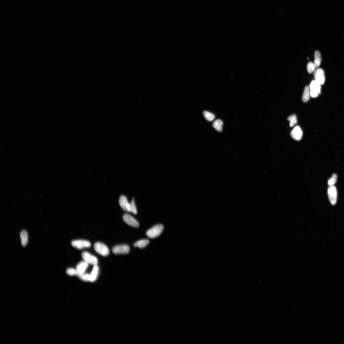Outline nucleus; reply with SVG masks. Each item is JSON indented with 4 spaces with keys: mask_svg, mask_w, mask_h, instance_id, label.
<instances>
[{
    "mask_svg": "<svg viewBox=\"0 0 344 344\" xmlns=\"http://www.w3.org/2000/svg\"><path fill=\"white\" fill-rule=\"evenodd\" d=\"M163 227L161 224L155 226L147 231L146 233L149 238H153L159 236L163 231Z\"/></svg>",
    "mask_w": 344,
    "mask_h": 344,
    "instance_id": "nucleus-1",
    "label": "nucleus"
},
{
    "mask_svg": "<svg viewBox=\"0 0 344 344\" xmlns=\"http://www.w3.org/2000/svg\"><path fill=\"white\" fill-rule=\"evenodd\" d=\"M320 85L316 80H313L309 86L310 94L312 98L318 96L320 93Z\"/></svg>",
    "mask_w": 344,
    "mask_h": 344,
    "instance_id": "nucleus-2",
    "label": "nucleus"
},
{
    "mask_svg": "<svg viewBox=\"0 0 344 344\" xmlns=\"http://www.w3.org/2000/svg\"><path fill=\"white\" fill-rule=\"evenodd\" d=\"M95 250L97 253L103 256H108L109 251L108 248L105 245L101 243L97 242L94 245Z\"/></svg>",
    "mask_w": 344,
    "mask_h": 344,
    "instance_id": "nucleus-3",
    "label": "nucleus"
},
{
    "mask_svg": "<svg viewBox=\"0 0 344 344\" xmlns=\"http://www.w3.org/2000/svg\"><path fill=\"white\" fill-rule=\"evenodd\" d=\"M82 257L84 261L88 264L95 265L97 264L98 260L95 256L86 251L84 252L82 254Z\"/></svg>",
    "mask_w": 344,
    "mask_h": 344,
    "instance_id": "nucleus-4",
    "label": "nucleus"
},
{
    "mask_svg": "<svg viewBox=\"0 0 344 344\" xmlns=\"http://www.w3.org/2000/svg\"><path fill=\"white\" fill-rule=\"evenodd\" d=\"M328 194L331 204H335L337 201L338 193L337 189L334 186H330L328 190Z\"/></svg>",
    "mask_w": 344,
    "mask_h": 344,
    "instance_id": "nucleus-5",
    "label": "nucleus"
},
{
    "mask_svg": "<svg viewBox=\"0 0 344 344\" xmlns=\"http://www.w3.org/2000/svg\"><path fill=\"white\" fill-rule=\"evenodd\" d=\"M71 245L73 246L78 249L89 248L91 246V244L89 242L81 240L72 241L71 242Z\"/></svg>",
    "mask_w": 344,
    "mask_h": 344,
    "instance_id": "nucleus-6",
    "label": "nucleus"
},
{
    "mask_svg": "<svg viewBox=\"0 0 344 344\" xmlns=\"http://www.w3.org/2000/svg\"><path fill=\"white\" fill-rule=\"evenodd\" d=\"M123 219L125 222L130 226L135 228H138L139 226L138 222L129 214H125L123 216Z\"/></svg>",
    "mask_w": 344,
    "mask_h": 344,
    "instance_id": "nucleus-7",
    "label": "nucleus"
},
{
    "mask_svg": "<svg viewBox=\"0 0 344 344\" xmlns=\"http://www.w3.org/2000/svg\"><path fill=\"white\" fill-rule=\"evenodd\" d=\"M324 71L322 69H318L315 70L314 76L316 81L320 85H323L325 80Z\"/></svg>",
    "mask_w": 344,
    "mask_h": 344,
    "instance_id": "nucleus-8",
    "label": "nucleus"
},
{
    "mask_svg": "<svg viewBox=\"0 0 344 344\" xmlns=\"http://www.w3.org/2000/svg\"><path fill=\"white\" fill-rule=\"evenodd\" d=\"M112 251L115 254H127L130 251V248L126 245H122L115 246L113 248Z\"/></svg>",
    "mask_w": 344,
    "mask_h": 344,
    "instance_id": "nucleus-9",
    "label": "nucleus"
},
{
    "mask_svg": "<svg viewBox=\"0 0 344 344\" xmlns=\"http://www.w3.org/2000/svg\"><path fill=\"white\" fill-rule=\"evenodd\" d=\"M290 135L294 139L300 141L303 137V132L299 126H297L292 130Z\"/></svg>",
    "mask_w": 344,
    "mask_h": 344,
    "instance_id": "nucleus-10",
    "label": "nucleus"
},
{
    "mask_svg": "<svg viewBox=\"0 0 344 344\" xmlns=\"http://www.w3.org/2000/svg\"><path fill=\"white\" fill-rule=\"evenodd\" d=\"M88 267V264L85 261L79 263L76 265V268L77 272V276L85 273Z\"/></svg>",
    "mask_w": 344,
    "mask_h": 344,
    "instance_id": "nucleus-11",
    "label": "nucleus"
},
{
    "mask_svg": "<svg viewBox=\"0 0 344 344\" xmlns=\"http://www.w3.org/2000/svg\"><path fill=\"white\" fill-rule=\"evenodd\" d=\"M99 273V268L96 265L94 266L90 275L89 282H94L97 280Z\"/></svg>",
    "mask_w": 344,
    "mask_h": 344,
    "instance_id": "nucleus-12",
    "label": "nucleus"
},
{
    "mask_svg": "<svg viewBox=\"0 0 344 344\" xmlns=\"http://www.w3.org/2000/svg\"><path fill=\"white\" fill-rule=\"evenodd\" d=\"M119 203L121 208L124 211L126 212H128V209L129 203L128 202L127 198L124 196H121L119 199Z\"/></svg>",
    "mask_w": 344,
    "mask_h": 344,
    "instance_id": "nucleus-13",
    "label": "nucleus"
},
{
    "mask_svg": "<svg viewBox=\"0 0 344 344\" xmlns=\"http://www.w3.org/2000/svg\"><path fill=\"white\" fill-rule=\"evenodd\" d=\"M149 241L147 239H143L138 241L133 245L134 246L143 248L146 247L149 243Z\"/></svg>",
    "mask_w": 344,
    "mask_h": 344,
    "instance_id": "nucleus-14",
    "label": "nucleus"
},
{
    "mask_svg": "<svg viewBox=\"0 0 344 344\" xmlns=\"http://www.w3.org/2000/svg\"><path fill=\"white\" fill-rule=\"evenodd\" d=\"M21 243L23 246H25L27 244L28 237V233L25 231H22L20 233Z\"/></svg>",
    "mask_w": 344,
    "mask_h": 344,
    "instance_id": "nucleus-15",
    "label": "nucleus"
},
{
    "mask_svg": "<svg viewBox=\"0 0 344 344\" xmlns=\"http://www.w3.org/2000/svg\"><path fill=\"white\" fill-rule=\"evenodd\" d=\"M223 122L220 120H216L214 122L213 124V127L216 131L219 132H221L223 131Z\"/></svg>",
    "mask_w": 344,
    "mask_h": 344,
    "instance_id": "nucleus-16",
    "label": "nucleus"
},
{
    "mask_svg": "<svg viewBox=\"0 0 344 344\" xmlns=\"http://www.w3.org/2000/svg\"><path fill=\"white\" fill-rule=\"evenodd\" d=\"M322 57L320 52L318 51H316L315 53L314 64L316 68L318 67L320 64Z\"/></svg>",
    "mask_w": 344,
    "mask_h": 344,
    "instance_id": "nucleus-17",
    "label": "nucleus"
},
{
    "mask_svg": "<svg viewBox=\"0 0 344 344\" xmlns=\"http://www.w3.org/2000/svg\"><path fill=\"white\" fill-rule=\"evenodd\" d=\"M310 90L308 86H306L304 91V93L303 96V101L304 102H308L310 98Z\"/></svg>",
    "mask_w": 344,
    "mask_h": 344,
    "instance_id": "nucleus-18",
    "label": "nucleus"
},
{
    "mask_svg": "<svg viewBox=\"0 0 344 344\" xmlns=\"http://www.w3.org/2000/svg\"><path fill=\"white\" fill-rule=\"evenodd\" d=\"M128 212H131L134 214L137 213V210L135 204L134 199L133 198L128 206Z\"/></svg>",
    "mask_w": 344,
    "mask_h": 344,
    "instance_id": "nucleus-19",
    "label": "nucleus"
},
{
    "mask_svg": "<svg viewBox=\"0 0 344 344\" xmlns=\"http://www.w3.org/2000/svg\"><path fill=\"white\" fill-rule=\"evenodd\" d=\"M288 120L290 121V127H293L297 123V118L295 114L290 116L288 118Z\"/></svg>",
    "mask_w": 344,
    "mask_h": 344,
    "instance_id": "nucleus-20",
    "label": "nucleus"
},
{
    "mask_svg": "<svg viewBox=\"0 0 344 344\" xmlns=\"http://www.w3.org/2000/svg\"><path fill=\"white\" fill-rule=\"evenodd\" d=\"M203 114L206 119L208 121H212L215 119V116L212 113L204 111Z\"/></svg>",
    "mask_w": 344,
    "mask_h": 344,
    "instance_id": "nucleus-21",
    "label": "nucleus"
},
{
    "mask_svg": "<svg viewBox=\"0 0 344 344\" xmlns=\"http://www.w3.org/2000/svg\"><path fill=\"white\" fill-rule=\"evenodd\" d=\"M337 175L334 173L332 175V177L328 180V184L329 186H333L337 181Z\"/></svg>",
    "mask_w": 344,
    "mask_h": 344,
    "instance_id": "nucleus-22",
    "label": "nucleus"
},
{
    "mask_svg": "<svg viewBox=\"0 0 344 344\" xmlns=\"http://www.w3.org/2000/svg\"><path fill=\"white\" fill-rule=\"evenodd\" d=\"M316 68V67L314 63L311 62H310L308 63L307 66V69L309 74H311L313 71H314Z\"/></svg>",
    "mask_w": 344,
    "mask_h": 344,
    "instance_id": "nucleus-23",
    "label": "nucleus"
},
{
    "mask_svg": "<svg viewBox=\"0 0 344 344\" xmlns=\"http://www.w3.org/2000/svg\"><path fill=\"white\" fill-rule=\"evenodd\" d=\"M66 273L68 275H70V276H74V275L77 276V271L76 269L73 268L68 269L66 270Z\"/></svg>",
    "mask_w": 344,
    "mask_h": 344,
    "instance_id": "nucleus-24",
    "label": "nucleus"
}]
</instances>
